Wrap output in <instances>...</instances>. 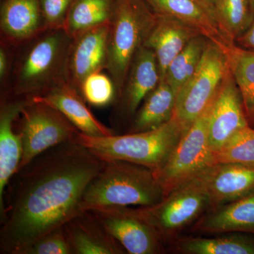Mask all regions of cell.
Listing matches in <instances>:
<instances>
[{"label": "cell", "mask_w": 254, "mask_h": 254, "mask_svg": "<svg viewBox=\"0 0 254 254\" xmlns=\"http://www.w3.org/2000/svg\"><path fill=\"white\" fill-rule=\"evenodd\" d=\"M251 1H252V5H253L254 9V0H251Z\"/></svg>", "instance_id": "e575fe53"}, {"label": "cell", "mask_w": 254, "mask_h": 254, "mask_svg": "<svg viewBox=\"0 0 254 254\" xmlns=\"http://www.w3.org/2000/svg\"><path fill=\"white\" fill-rule=\"evenodd\" d=\"M193 229L210 234L254 232V193L216 207L200 218Z\"/></svg>", "instance_id": "44dd1931"}, {"label": "cell", "mask_w": 254, "mask_h": 254, "mask_svg": "<svg viewBox=\"0 0 254 254\" xmlns=\"http://www.w3.org/2000/svg\"><path fill=\"white\" fill-rule=\"evenodd\" d=\"M27 100L1 98L0 109V208L5 189L17 171L23 155L22 137L14 131V122Z\"/></svg>", "instance_id": "ac0fdd59"}, {"label": "cell", "mask_w": 254, "mask_h": 254, "mask_svg": "<svg viewBox=\"0 0 254 254\" xmlns=\"http://www.w3.org/2000/svg\"><path fill=\"white\" fill-rule=\"evenodd\" d=\"M75 0H40L47 29L64 28L66 16Z\"/></svg>", "instance_id": "4dcf8cb0"}, {"label": "cell", "mask_w": 254, "mask_h": 254, "mask_svg": "<svg viewBox=\"0 0 254 254\" xmlns=\"http://www.w3.org/2000/svg\"><path fill=\"white\" fill-rule=\"evenodd\" d=\"M18 254H73L64 227L53 230L23 249Z\"/></svg>", "instance_id": "f546056e"}, {"label": "cell", "mask_w": 254, "mask_h": 254, "mask_svg": "<svg viewBox=\"0 0 254 254\" xmlns=\"http://www.w3.org/2000/svg\"><path fill=\"white\" fill-rule=\"evenodd\" d=\"M213 102L184 132L163 168L155 172L165 196L213 165V153L208 142L209 118Z\"/></svg>", "instance_id": "52a82bcc"}, {"label": "cell", "mask_w": 254, "mask_h": 254, "mask_svg": "<svg viewBox=\"0 0 254 254\" xmlns=\"http://www.w3.org/2000/svg\"><path fill=\"white\" fill-rule=\"evenodd\" d=\"M115 0H75L65 21V31L71 38L91 28L109 24Z\"/></svg>", "instance_id": "cb8c5ba5"}, {"label": "cell", "mask_w": 254, "mask_h": 254, "mask_svg": "<svg viewBox=\"0 0 254 254\" xmlns=\"http://www.w3.org/2000/svg\"><path fill=\"white\" fill-rule=\"evenodd\" d=\"M9 73V55L6 47L1 45L0 48V79L4 81Z\"/></svg>", "instance_id": "d6a6232c"}, {"label": "cell", "mask_w": 254, "mask_h": 254, "mask_svg": "<svg viewBox=\"0 0 254 254\" xmlns=\"http://www.w3.org/2000/svg\"><path fill=\"white\" fill-rule=\"evenodd\" d=\"M185 131L173 118L158 128L138 133L94 137L79 131L74 141L103 160L129 162L157 172L168 161Z\"/></svg>", "instance_id": "277c9868"}, {"label": "cell", "mask_w": 254, "mask_h": 254, "mask_svg": "<svg viewBox=\"0 0 254 254\" xmlns=\"http://www.w3.org/2000/svg\"><path fill=\"white\" fill-rule=\"evenodd\" d=\"M0 28L1 44L14 48L46 30L40 0H2Z\"/></svg>", "instance_id": "2e32d148"}, {"label": "cell", "mask_w": 254, "mask_h": 254, "mask_svg": "<svg viewBox=\"0 0 254 254\" xmlns=\"http://www.w3.org/2000/svg\"><path fill=\"white\" fill-rule=\"evenodd\" d=\"M176 94L165 80H161L141 103L132 123L129 133L150 131L168 123L175 115Z\"/></svg>", "instance_id": "7402d4cb"}, {"label": "cell", "mask_w": 254, "mask_h": 254, "mask_svg": "<svg viewBox=\"0 0 254 254\" xmlns=\"http://www.w3.org/2000/svg\"><path fill=\"white\" fill-rule=\"evenodd\" d=\"M211 207L208 195L194 179L173 190L160 203L132 208L152 227L161 242L173 238Z\"/></svg>", "instance_id": "ba28073f"}, {"label": "cell", "mask_w": 254, "mask_h": 254, "mask_svg": "<svg viewBox=\"0 0 254 254\" xmlns=\"http://www.w3.org/2000/svg\"><path fill=\"white\" fill-rule=\"evenodd\" d=\"M155 20V12L145 0H115L105 69L116 88V99L123 91L132 60L143 46Z\"/></svg>", "instance_id": "5b68a950"}, {"label": "cell", "mask_w": 254, "mask_h": 254, "mask_svg": "<svg viewBox=\"0 0 254 254\" xmlns=\"http://www.w3.org/2000/svg\"><path fill=\"white\" fill-rule=\"evenodd\" d=\"M225 50L209 40L199 66L176 95L175 115L185 130L213 102L230 71Z\"/></svg>", "instance_id": "8992f818"}, {"label": "cell", "mask_w": 254, "mask_h": 254, "mask_svg": "<svg viewBox=\"0 0 254 254\" xmlns=\"http://www.w3.org/2000/svg\"><path fill=\"white\" fill-rule=\"evenodd\" d=\"M236 163L254 167V128H241L213 153V164Z\"/></svg>", "instance_id": "83f0119b"}, {"label": "cell", "mask_w": 254, "mask_h": 254, "mask_svg": "<svg viewBox=\"0 0 254 254\" xmlns=\"http://www.w3.org/2000/svg\"><path fill=\"white\" fill-rule=\"evenodd\" d=\"M127 254H158L162 242L145 220L131 207H113L90 210Z\"/></svg>", "instance_id": "30bf717a"}, {"label": "cell", "mask_w": 254, "mask_h": 254, "mask_svg": "<svg viewBox=\"0 0 254 254\" xmlns=\"http://www.w3.org/2000/svg\"><path fill=\"white\" fill-rule=\"evenodd\" d=\"M232 76L240 90L247 120L254 121V53L235 44L225 50Z\"/></svg>", "instance_id": "d4e9b609"}, {"label": "cell", "mask_w": 254, "mask_h": 254, "mask_svg": "<svg viewBox=\"0 0 254 254\" xmlns=\"http://www.w3.org/2000/svg\"><path fill=\"white\" fill-rule=\"evenodd\" d=\"M81 95L86 103L95 107H105L115 103L116 88L110 76L98 71L83 81Z\"/></svg>", "instance_id": "f1b7e54d"}, {"label": "cell", "mask_w": 254, "mask_h": 254, "mask_svg": "<svg viewBox=\"0 0 254 254\" xmlns=\"http://www.w3.org/2000/svg\"><path fill=\"white\" fill-rule=\"evenodd\" d=\"M213 13L224 34L233 43L254 21L251 0H216Z\"/></svg>", "instance_id": "4316f807"}, {"label": "cell", "mask_w": 254, "mask_h": 254, "mask_svg": "<svg viewBox=\"0 0 254 254\" xmlns=\"http://www.w3.org/2000/svg\"><path fill=\"white\" fill-rule=\"evenodd\" d=\"M208 41L209 39L203 35L195 37L169 65L163 80L173 88L176 95L194 74Z\"/></svg>", "instance_id": "484cf974"}, {"label": "cell", "mask_w": 254, "mask_h": 254, "mask_svg": "<svg viewBox=\"0 0 254 254\" xmlns=\"http://www.w3.org/2000/svg\"><path fill=\"white\" fill-rule=\"evenodd\" d=\"M165 197L151 169L123 160H106L101 171L87 186L81 210L152 206Z\"/></svg>", "instance_id": "3957f363"}, {"label": "cell", "mask_w": 254, "mask_h": 254, "mask_svg": "<svg viewBox=\"0 0 254 254\" xmlns=\"http://www.w3.org/2000/svg\"><path fill=\"white\" fill-rule=\"evenodd\" d=\"M175 247L187 254H254V240L240 232H228L211 238L180 239Z\"/></svg>", "instance_id": "603a6c76"}, {"label": "cell", "mask_w": 254, "mask_h": 254, "mask_svg": "<svg viewBox=\"0 0 254 254\" xmlns=\"http://www.w3.org/2000/svg\"><path fill=\"white\" fill-rule=\"evenodd\" d=\"M105 163L73 139L18 169L0 208V254H18L81 213L83 193Z\"/></svg>", "instance_id": "6da1fadb"}, {"label": "cell", "mask_w": 254, "mask_h": 254, "mask_svg": "<svg viewBox=\"0 0 254 254\" xmlns=\"http://www.w3.org/2000/svg\"><path fill=\"white\" fill-rule=\"evenodd\" d=\"M200 1L203 2V4L206 5L208 8H210V9L213 11L214 4H215L216 0H200Z\"/></svg>", "instance_id": "836d02e7"}, {"label": "cell", "mask_w": 254, "mask_h": 254, "mask_svg": "<svg viewBox=\"0 0 254 254\" xmlns=\"http://www.w3.org/2000/svg\"><path fill=\"white\" fill-rule=\"evenodd\" d=\"M31 100L46 103L59 110L80 132L87 136H110L116 133L95 118L79 92L66 80Z\"/></svg>", "instance_id": "e0dca14e"}, {"label": "cell", "mask_w": 254, "mask_h": 254, "mask_svg": "<svg viewBox=\"0 0 254 254\" xmlns=\"http://www.w3.org/2000/svg\"><path fill=\"white\" fill-rule=\"evenodd\" d=\"M109 25L91 28L71 39L65 80L80 94L82 84L88 76L106 68Z\"/></svg>", "instance_id": "8fae6325"}, {"label": "cell", "mask_w": 254, "mask_h": 254, "mask_svg": "<svg viewBox=\"0 0 254 254\" xmlns=\"http://www.w3.org/2000/svg\"><path fill=\"white\" fill-rule=\"evenodd\" d=\"M193 179L208 195L211 207L216 208L245 196L254 190V167L236 163L213 164Z\"/></svg>", "instance_id": "4fadbf2b"}, {"label": "cell", "mask_w": 254, "mask_h": 254, "mask_svg": "<svg viewBox=\"0 0 254 254\" xmlns=\"http://www.w3.org/2000/svg\"><path fill=\"white\" fill-rule=\"evenodd\" d=\"M18 118L23 141L18 169L49 148L74 139L79 132L59 110L42 102L27 100Z\"/></svg>", "instance_id": "9c48e42d"}, {"label": "cell", "mask_w": 254, "mask_h": 254, "mask_svg": "<svg viewBox=\"0 0 254 254\" xmlns=\"http://www.w3.org/2000/svg\"><path fill=\"white\" fill-rule=\"evenodd\" d=\"M160 81L156 57L151 50L143 46L132 60L123 91L115 101L122 115L133 118L147 95Z\"/></svg>", "instance_id": "5bb4252c"}, {"label": "cell", "mask_w": 254, "mask_h": 254, "mask_svg": "<svg viewBox=\"0 0 254 254\" xmlns=\"http://www.w3.org/2000/svg\"><path fill=\"white\" fill-rule=\"evenodd\" d=\"M64 229L73 254H127L91 210L77 214Z\"/></svg>", "instance_id": "d6986e66"}, {"label": "cell", "mask_w": 254, "mask_h": 254, "mask_svg": "<svg viewBox=\"0 0 254 254\" xmlns=\"http://www.w3.org/2000/svg\"><path fill=\"white\" fill-rule=\"evenodd\" d=\"M155 14V22L143 46L154 53L158 61L160 81L165 78L170 64L190 40L202 35L198 30L169 15Z\"/></svg>", "instance_id": "9a60e30c"}, {"label": "cell", "mask_w": 254, "mask_h": 254, "mask_svg": "<svg viewBox=\"0 0 254 254\" xmlns=\"http://www.w3.org/2000/svg\"><path fill=\"white\" fill-rule=\"evenodd\" d=\"M71 39L64 28H53L18 46L3 98L31 100L65 81Z\"/></svg>", "instance_id": "7a4b0ae2"}, {"label": "cell", "mask_w": 254, "mask_h": 254, "mask_svg": "<svg viewBox=\"0 0 254 254\" xmlns=\"http://www.w3.org/2000/svg\"><path fill=\"white\" fill-rule=\"evenodd\" d=\"M235 44L240 48L254 53V21L250 27L237 38Z\"/></svg>", "instance_id": "1f68e13d"}, {"label": "cell", "mask_w": 254, "mask_h": 254, "mask_svg": "<svg viewBox=\"0 0 254 254\" xmlns=\"http://www.w3.org/2000/svg\"><path fill=\"white\" fill-rule=\"evenodd\" d=\"M156 14L169 15L195 28L210 41L227 49L235 44L224 34L213 11L200 0H145Z\"/></svg>", "instance_id": "ffe728a7"}, {"label": "cell", "mask_w": 254, "mask_h": 254, "mask_svg": "<svg viewBox=\"0 0 254 254\" xmlns=\"http://www.w3.org/2000/svg\"><path fill=\"white\" fill-rule=\"evenodd\" d=\"M240 90L229 71L214 98L208 125V142L213 153L218 151L237 131L248 126Z\"/></svg>", "instance_id": "7c38bea8"}]
</instances>
